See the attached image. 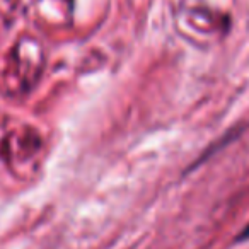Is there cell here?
Segmentation results:
<instances>
[{"label":"cell","instance_id":"obj_1","mask_svg":"<svg viewBox=\"0 0 249 249\" xmlns=\"http://www.w3.org/2000/svg\"><path fill=\"white\" fill-rule=\"evenodd\" d=\"M246 239H249V225L244 229V231L241 232V234H239V239H237V241H246Z\"/></svg>","mask_w":249,"mask_h":249}]
</instances>
